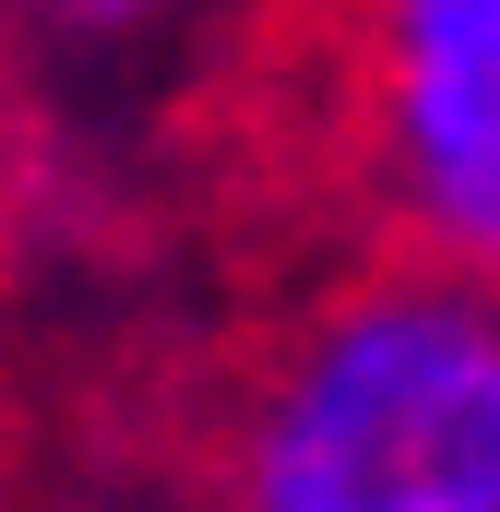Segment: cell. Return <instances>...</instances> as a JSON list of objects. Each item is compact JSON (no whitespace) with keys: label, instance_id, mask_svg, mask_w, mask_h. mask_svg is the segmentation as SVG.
Instances as JSON below:
<instances>
[{"label":"cell","instance_id":"3957f363","mask_svg":"<svg viewBox=\"0 0 500 512\" xmlns=\"http://www.w3.org/2000/svg\"><path fill=\"white\" fill-rule=\"evenodd\" d=\"M60 12H72V24H108V36H120V24H143V12H167V0H60Z\"/></svg>","mask_w":500,"mask_h":512},{"label":"cell","instance_id":"7a4b0ae2","mask_svg":"<svg viewBox=\"0 0 500 512\" xmlns=\"http://www.w3.org/2000/svg\"><path fill=\"white\" fill-rule=\"evenodd\" d=\"M370 143L417 239L500 286V0H370Z\"/></svg>","mask_w":500,"mask_h":512},{"label":"cell","instance_id":"6da1fadb","mask_svg":"<svg viewBox=\"0 0 500 512\" xmlns=\"http://www.w3.org/2000/svg\"><path fill=\"white\" fill-rule=\"evenodd\" d=\"M239 512H500V298L358 286L250 405Z\"/></svg>","mask_w":500,"mask_h":512}]
</instances>
